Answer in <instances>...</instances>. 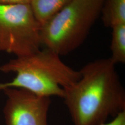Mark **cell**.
<instances>
[{"label": "cell", "mask_w": 125, "mask_h": 125, "mask_svg": "<svg viewBox=\"0 0 125 125\" xmlns=\"http://www.w3.org/2000/svg\"><path fill=\"white\" fill-rule=\"evenodd\" d=\"M41 26L30 4H0V52L16 57L40 49Z\"/></svg>", "instance_id": "4"}, {"label": "cell", "mask_w": 125, "mask_h": 125, "mask_svg": "<svg viewBox=\"0 0 125 125\" xmlns=\"http://www.w3.org/2000/svg\"><path fill=\"white\" fill-rule=\"evenodd\" d=\"M0 71L16 75L10 81L0 83V91L21 89L49 97L62 98L64 89L74 85L81 77L79 71L68 66L59 54L47 48L11 59L0 66Z\"/></svg>", "instance_id": "2"}, {"label": "cell", "mask_w": 125, "mask_h": 125, "mask_svg": "<svg viewBox=\"0 0 125 125\" xmlns=\"http://www.w3.org/2000/svg\"><path fill=\"white\" fill-rule=\"evenodd\" d=\"M101 14L106 27L125 24V0H104Z\"/></svg>", "instance_id": "7"}, {"label": "cell", "mask_w": 125, "mask_h": 125, "mask_svg": "<svg viewBox=\"0 0 125 125\" xmlns=\"http://www.w3.org/2000/svg\"><path fill=\"white\" fill-rule=\"evenodd\" d=\"M101 125H125V111L119 114L111 121Z\"/></svg>", "instance_id": "9"}, {"label": "cell", "mask_w": 125, "mask_h": 125, "mask_svg": "<svg viewBox=\"0 0 125 125\" xmlns=\"http://www.w3.org/2000/svg\"><path fill=\"white\" fill-rule=\"evenodd\" d=\"M111 51L110 58L115 64L125 63V24L112 28Z\"/></svg>", "instance_id": "8"}, {"label": "cell", "mask_w": 125, "mask_h": 125, "mask_svg": "<svg viewBox=\"0 0 125 125\" xmlns=\"http://www.w3.org/2000/svg\"><path fill=\"white\" fill-rule=\"evenodd\" d=\"M73 0H31L30 7L41 27Z\"/></svg>", "instance_id": "6"}, {"label": "cell", "mask_w": 125, "mask_h": 125, "mask_svg": "<svg viewBox=\"0 0 125 125\" xmlns=\"http://www.w3.org/2000/svg\"><path fill=\"white\" fill-rule=\"evenodd\" d=\"M104 0H73L41 27V45L59 56L83 43L101 14Z\"/></svg>", "instance_id": "3"}, {"label": "cell", "mask_w": 125, "mask_h": 125, "mask_svg": "<svg viewBox=\"0 0 125 125\" xmlns=\"http://www.w3.org/2000/svg\"><path fill=\"white\" fill-rule=\"evenodd\" d=\"M110 57L92 61L81 77L64 89L62 99L74 125H101L125 111V91Z\"/></svg>", "instance_id": "1"}, {"label": "cell", "mask_w": 125, "mask_h": 125, "mask_svg": "<svg viewBox=\"0 0 125 125\" xmlns=\"http://www.w3.org/2000/svg\"><path fill=\"white\" fill-rule=\"evenodd\" d=\"M31 0H0V4H30Z\"/></svg>", "instance_id": "10"}, {"label": "cell", "mask_w": 125, "mask_h": 125, "mask_svg": "<svg viewBox=\"0 0 125 125\" xmlns=\"http://www.w3.org/2000/svg\"><path fill=\"white\" fill-rule=\"evenodd\" d=\"M2 92L6 96L3 108L5 125H48L51 97L21 89L7 88Z\"/></svg>", "instance_id": "5"}]
</instances>
